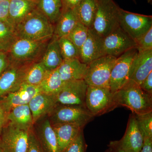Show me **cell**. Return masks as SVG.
Here are the masks:
<instances>
[{"label":"cell","instance_id":"22","mask_svg":"<svg viewBox=\"0 0 152 152\" xmlns=\"http://www.w3.org/2000/svg\"><path fill=\"white\" fill-rule=\"evenodd\" d=\"M7 123L20 129L28 132L34 125L32 115L28 105L17 106L7 115Z\"/></svg>","mask_w":152,"mask_h":152},{"label":"cell","instance_id":"45","mask_svg":"<svg viewBox=\"0 0 152 152\" xmlns=\"http://www.w3.org/2000/svg\"><path fill=\"white\" fill-rule=\"evenodd\" d=\"M132 1H133L134 2V3H135V4H137V2H136V0H132Z\"/></svg>","mask_w":152,"mask_h":152},{"label":"cell","instance_id":"38","mask_svg":"<svg viewBox=\"0 0 152 152\" xmlns=\"http://www.w3.org/2000/svg\"><path fill=\"white\" fill-rule=\"evenodd\" d=\"M9 1H10L0 2V20L1 21H7Z\"/></svg>","mask_w":152,"mask_h":152},{"label":"cell","instance_id":"39","mask_svg":"<svg viewBox=\"0 0 152 152\" xmlns=\"http://www.w3.org/2000/svg\"><path fill=\"white\" fill-rule=\"evenodd\" d=\"M10 60L7 53L0 51V76L7 67Z\"/></svg>","mask_w":152,"mask_h":152},{"label":"cell","instance_id":"34","mask_svg":"<svg viewBox=\"0 0 152 152\" xmlns=\"http://www.w3.org/2000/svg\"><path fill=\"white\" fill-rule=\"evenodd\" d=\"M86 148L87 145L82 131L62 152H86Z\"/></svg>","mask_w":152,"mask_h":152},{"label":"cell","instance_id":"21","mask_svg":"<svg viewBox=\"0 0 152 152\" xmlns=\"http://www.w3.org/2000/svg\"><path fill=\"white\" fill-rule=\"evenodd\" d=\"M88 64L82 62L78 58L65 60L58 68L64 82L84 80L86 74Z\"/></svg>","mask_w":152,"mask_h":152},{"label":"cell","instance_id":"11","mask_svg":"<svg viewBox=\"0 0 152 152\" xmlns=\"http://www.w3.org/2000/svg\"><path fill=\"white\" fill-rule=\"evenodd\" d=\"M137 50L136 48L130 49L117 58L111 74L110 89L115 94L129 80L131 65Z\"/></svg>","mask_w":152,"mask_h":152},{"label":"cell","instance_id":"37","mask_svg":"<svg viewBox=\"0 0 152 152\" xmlns=\"http://www.w3.org/2000/svg\"><path fill=\"white\" fill-rule=\"evenodd\" d=\"M140 86L143 91L152 96V72L143 81Z\"/></svg>","mask_w":152,"mask_h":152},{"label":"cell","instance_id":"46","mask_svg":"<svg viewBox=\"0 0 152 152\" xmlns=\"http://www.w3.org/2000/svg\"><path fill=\"white\" fill-rule=\"evenodd\" d=\"M10 1V0H0V2L4 1Z\"/></svg>","mask_w":152,"mask_h":152},{"label":"cell","instance_id":"2","mask_svg":"<svg viewBox=\"0 0 152 152\" xmlns=\"http://www.w3.org/2000/svg\"><path fill=\"white\" fill-rule=\"evenodd\" d=\"M118 106L126 107L133 113L141 114L152 111V96L142 89L140 85L129 80L114 95Z\"/></svg>","mask_w":152,"mask_h":152},{"label":"cell","instance_id":"4","mask_svg":"<svg viewBox=\"0 0 152 152\" xmlns=\"http://www.w3.org/2000/svg\"><path fill=\"white\" fill-rule=\"evenodd\" d=\"M120 7L113 0H97V11L92 29L103 37L119 25Z\"/></svg>","mask_w":152,"mask_h":152},{"label":"cell","instance_id":"48","mask_svg":"<svg viewBox=\"0 0 152 152\" xmlns=\"http://www.w3.org/2000/svg\"><path fill=\"white\" fill-rule=\"evenodd\" d=\"M0 152H2L1 151V150H0Z\"/></svg>","mask_w":152,"mask_h":152},{"label":"cell","instance_id":"23","mask_svg":"<svg viewBox=\"0 0 152 152\" xmlns=\"http://www.w3.org/2000/svg\"><path fill=\"white\" fill-rule=\"evenodd\" d=\"M52 126L56 136L60 152L65 149L83 129L74 124H56Z\"/></svg>","mask_w":152,"mask_h":152},{"label":"cell","instance_id":"30","mask_svg":"<svg viewBox=\"0 0 152 152\" xmlns=\"http://www.w3.org/2000/svg\"><path fill=\"white\" fill-rule=\"evenodd\" d=\"M18 38L15 28L7 22L0 20V51L7 53Z\"/></svg>","mask_w":152,"mask_h":152},{"label":"cell","instance_id":"36","mask_svg":"<svg viewBox=\"0 0 152 152\" xmlns=\"http://www.w3.org/2000/svg\"><path fill=\"white\" fill-rule=\"evenodd\" d=\"M27 152H44L33 128L28 131V146Z\"/></svg>","mask_w":152,"mask_h":152},{"label":"cell","instance_id":"28","mask_svg":"<svg viewBox=\"0 0 152 152\" xmlns=\"http://www.w3.org/2000/svg\"><path fill=\"white\" fill-rule=\"evenodd\" d=\"M64 82L58 69L48 71L44 80L39 86L41 92L49 95H56L61 89Z\"/></svg>","mask_w":152,"mask_h":152},{"label":"cell","instance_id":"20","mask_svg":"<svg viewBox=\"0 0 152 152\" xmlns=\"http://www.w3.org/2000/svg\"><path fill=\"white\" fill-rule=\"evenodd\" d=\"M35 133L44 152H60L56 136L49 119L44 120Z\"/></svg>","mask_w":152,"mask_h":152},{"label":"cell","instance_id":"12","mask_svg":"<svg viewBox=\"0 0 152 152\" xmlns=\"http://www.w3.org/2000/svg\"><path fill=\"white\" fill-rule=\"evenodd\" d=\"M87 88L84 80L64 82L61 89L56 95L57 103L61 105L86 107Z\"/></svg>","mask_w":152,"mask_h":152},{"label":"cell","instance_id":"3","mask_svg":"<svg viewBox=\"0 0 152 152\" xmlns=\"http://www.w3.org/2000/svg\"><path fill=\"white\" fill-rule=\"evenodd\" d=\"M50 40L35 41L18 38L7 53L10 61H12L21 63L39 61Z\"/></svg>","mask_w":152,"mask_h":152},{"label":"cell","instance_id":"18","mask_svg":"<svg viewBox=\"0 0 152 152\" xmlns=\"http://www.w3.org/2000/svg\"><path fill=\"white\" fill-rule=\"evenodd\" d=\"M152 72V50L138 52L131 65L129 80L140 85Z\"/></svg>","mask_w":152,"mask_h":152},{"label":"cell","instance_id":"35","mask_svg":"<svg viewBox=\"0 0 152 152\" xmlns=\"http://www.w3.org/2000/svg\"><path fill=\"white\" fill-rule=\"evenodd\" d=\"M138 51L152 50V28L135 42Z\"/></svg>","mask_w":152,"mask_h":152},{"label":"cell","instance_id":"6","mask_svg":"<svg viewBox=\"0 0 152 152\" xmlns=\"http://www.w3.org/2000/svg\"><path fill=\"white\" fill-rule=\"evenodd\" d=\"M117 58L105 56L88 64L84 80L88 86L110 88L111 74Z\"/></svg>","mask_w":152,"mask_h":152},{"label":"cell","instance_id":"7","mask_svg":"<svg viewBox=\"0 0 152 152\" xmlns=\"http://www.w3.org/2000/svg\"><path fill=\"white\" fill-rule=\"evenodd\" d=\"M86 107L58 105L49 115L51 125L74 124L83 128L94 118Z\"/></svg>","mask_w":152,"mask_h":152},{"label":"cell","instance_id":"17","mask_svg":"<svg viewBox=\"0 0 152 152\" xmlns=\"http://www.w3.org/2000/svg\"><path fill=\"white\" fill-rule=\"evenodd\" d=\"M32 115L34 124L46 115H50L57 106L56 95L39 92L28 104Z\"/></svg>","mask_w":152,"mask_h":152},{"label":"cell","instance_id":"13","mask_svg":"<svg viewBox=\"0 0 152 152\" xmlns=\"http://www.w3.org/2000/svg\"><path fill=\"white\" fill-rule=\"evenodd\" d=\"M104 45L106 56L117 58L136 47L135 41L120 26L104 37Z\"/></svg>","mask_w":152,"mask_h":152},{"label":"cell","instance_id":"5","mask_svg":"<svg viewBox=\"0 0 152 152\" xmlns=\"http://www.w3.org/2000/svg\"><path fill=\"white\" fill-rule=\"evenodd\" d=\"M110 88L88 86L85 105L94 117L113 110L118 107Z\"/></svg>","mask_w":152,"mask_h":152},{"label":"cell","instance_id":"15","mask_svg":"<svg viewBox=\"0 0 152 152\" xmlns=\"http://www.w3.org/2000/svg\"><path fill=\"white\" fill-rule=\"evenodd\" d=\"M40 92L39 86L23 83L18 91L10 93L2 98L0 101L7 115L13 108L27 104L35 95Z\"/></svg>","mask_w":152,"mask_h":152},{"label":"cell","instance_id":"27","mask_svg":"<svg viewBox=\"0 0 152 152\" xmlns=\"http://www.w3.org/2000/svg\"><path fill=\"white\" fill-rule=\"evenodd\" d=\"M37 8L55 26L62 12L61 0H38Z\"/></svg>","mask_w":152,"mask_h":152},{"label":"cell","instance_id":"32","mask_svg":"<svg viewBox=\"0 0 152 152\" xmlns=\"http://www.w3.org/2000/svg\"><path fill=\"white\" fill-rule=\"evenodd\" d=\"M89 29L84 25L79 22L72 31L66 37L70 40L80 50L86 40Z\"/></svg>","mask_w":152,"mask_h":152},{"label":"cell","instance_id":"19","mask_svg":"<svg viewBox=\"0 0 152 152\" xmlns=\"http://www.w3.org/2000/svg\"><path fill=\"white\" fill-rule=\"evenodd\" d=\"M38 0H10L7 21L14 28L37 8Z\"/></svg>","mask_w":152,"mask_h":152},{"label":"cell","instance_id":"47","mask_svg":"<svg viewBox=\"0 0 152 152\" xmlns=\"http://www.w3.org/2000/svg\"><path fill=\"white\" fill-rule=\"evenodd\" d=\"M105 152H110V151H109V150L108 149H107V151H106Z\"/></svg>","mask_w":152,"mask_h":152},{"label":"cell","instance_id":"40","mask_svg":"<svg viewBox=\"0 0 152 152\" xmlns=\"http://www.w3.org/2000/svg\"><path fill=\"white\" fill-rule=\"evenodd\" d=\"M82 0H61L62 11L68 10H73L78 5Z\"/></svg>","mask_w":152,"mask_h":152},{"label":"cell","instance_id":"33","mask_svg":"<svg viewBox=\"0 0 152 152\" xmlns=\"http://www.w3.org/2000/svg\"><path fill=\"white\" fill-rule=\"evenodd\" d=\"M134 114L144 138H152V111L144 114Z\"/></svg>","mask_w":152,"mask_h":152},{"label":"cell","instance_id":"14","mask_svg":"<svg viewBox=\"0 0 152 152\" xmlns=\"http://www.w3.org/2000/svg\"><path fill=\"white\" fill-rule=\"evenodd\" d=\"M106 56L104 37L92 28L89 29L86 40L80 50L79 59L88 64L94 60Z\"/></svg>","mask_w":152,"mask_h":152},{"label":"cell","instance_id":"25","mask_svg":"<svg viewBox=\"0 0 152 152\" xmlns=\"http://www.w3.org/2000/svg\"><path fill=\"white\" fill-rule=\"evenodd\" d=\"M79 22L74 10L63 11L61 17L55 25L53 36L58 39L67 37Z\"/></svg>","mask_w":152,"mask_h":152},{"label":"cell","instance_id":"42","mask_svg":"<svg viewBox=\"0 0 152 152\" xmlns=\"http://www.w3.org/2000/svg\"><path fill=\"white\" fill-rule=\"evenodd\" d=\"M108 147L110 152H126L120 146L118 141L110 142Z\"/></svg>","mask_w":152,"mask_h":152},{"label":"cell","instance_id":"10","mask_svg":"<svg viewBox=\"0 0 152 152\" xmlns=\"http://www.w3.org/2000/svg\"><path fill=\"white\" fill-rule=\"evenodd\" d=\"M29 63L10 61L7 67L0 76V98L18 91L23 83Z\"/></svg>","mask_w":152,"mask_h":152},{"label":"cell","instance_id":"41","mask_svg":"<svg viewBox=\"0 0 152 152\" xmlns=\"http://www.w3.org/2000/svg\"><path fill=\"white\" fill-rule=\"evenodd\" d=\"M7 123V114L0 101V134Z\"/></svg>","mask_w":152,"mask_h":152},{"label":"cell","instance_id":"1","mask_svg":"<svg viewBox=\"0 0 152 152\" xmlns=\"http://www.w3.org/2000/svg\"><path fill=\"white\" fill-rule=\"evenodd\" d=\"M54 25L37 8L35 9L15 27L18 38L35 41L50 40L54 32Z\"/></svg>","mask_w":152,"mask_h":152},{"label":"cell","instance_id":"16","mask_svg":"<svg viewBox=\"0 0 152 152\" xmlns=\"http://www.w3.org/2000/svg\"><path fill=\"white\" fill-rule=\"evenodd\" d=\"M144 142L143 137L138 126L134 114L132 113L130 115L124 135L118 142L126 152H140Z\"/></svg>","mask_w":152,"mask_h":152},{"label":"cell","instance_id":"8","mask_svg":"<svg viewBox=\"0 0 152 152\" xmlns=\"http://www.w3.org/2000/svg\"><path fill=\"white\" fill-rule=\"evenodd\" d=\"M119 25L136 42L152 28V16L134 13L120 8Z\"/></svg>","mask_w":152,"mask_h":152},{"label":"cell","instance_id":"31","mask_svg":"<svg viewBox=\"0 0 152 152\" xmlns=\"http://www.w3.org/2000/svg\"><path fill=\"white\" fill-rule=\"evenodd\" d=\"M61 53L63 60H68L80 58V50L66 37L58 39Z\"/></svg>","mask_w":152,"mask_h":152},{"label":"cell","instance_id":"26","mask_svg":"<svg viewBox=\"0 0 152 152\" xmlns=\"http://www.w3.org/2000/svg\"><path fill=\"white\" fill-rule=\"evenodd\" d=\"M79 22L92 28L97 11V0H82L74 9Z\"/></svg>","mask_w":152,"mask_h":152},{"label":"cell","instance_id":"43","mask_svg":"<svg viewBox=\"0 0 152 152\" xmlns=\"http://www.w3.org/2000/svg\"><path fill=\"white\" fill-rule=\"evenodd\" d=\"M140 152H152V138L144 139L143 145Z\"/></svg>","mask_w":152,"mask_h":152},{"label":"cell","instance_id":"9","mask_svg":"<svg viewBox=\"0 0 152 152\" xmlns=\"http://www.w3.org/2000/svg\"><path fill=\"white\" fill-rule=\"evenodd\" d=\"M28 132L20 129L7 123L0 134L2 152H27Z\"/></svg>","mask_w":152,"mask_h":152},{"label":"cell","instance_id":"29","mask_svg":"<svg viewBox=\"0 0 152 152\" xmlns=\"http://www.w3.org/2000/svg\"><path fill=\"white\" fill-rule=\"evenodd\" d=\"M47 72L41 61L30 63L26 70L23 83L38 86L44 80Z\"/></svg>","mask_w":152,"mask_h":152},{"label":"cell","instance_id":"24","mask_svg":"<svg viewBox=\"0 0 152 152\" xmlns=\"http://www.w3.org/2000/svg\"><path fill=\"white\" fill-rule=\"evenodd\" d=\"M63 61L58 39L53 36L47 45L41 61L47 71H51L58 69Z\"/></svg>","mask_w":152,"mask_h":152},{"label":"cell","instance_id":"44","mask_svg":"<svg viewBox=\"0 0 152 152\" xmlns=\"http://www.w3.org/2000/svg\"><path fill=\"white\" fill-rule=\"evenodd\" d=\"M147 1H148V3L152 4V0H147Z\"/></svg>","mask_w":152,"mask_h":152}]
</instances>
